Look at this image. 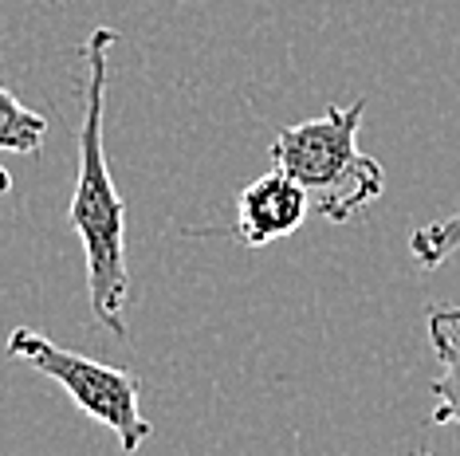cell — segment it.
<instances>
[{
	"instance_id": "6da1fadb",
	"label": "cell",
	"mask_w": 460,
	"mask_h": 456,
	"mask_svg": "<svg viewBox=\"0 0 460 456\" xmlns=\"http://www.w3.org/2000/svg\"><path fill=\"white\" fill-rule=\"evenodd\" d=\"M119 44L114 28H95L83 44L87 59V87H83V122H79V162H75V189H71L67 221L75 228L87 260V295L91 311L102 327L127 338V295H130V267H127V205L111 181L107 150H102V107H107V75L111 51Z\"/></svg>"
},
{
	"instance_id": "7a4b0ae2",
	"label": "cell",
	"mask_w": 460,
	"mask_h": 456,
	"mask_svg": "<svg viewBox=\"0 0 460 456\" xmlns=\"http://www.w3.org/2000/svg\"><path fill=\"white\" fill-rule=\"evenodd\" d=\"M366 99L350 107H327V114L299 127H284L271 142V165L296 178L311 197V213L331 224H350L385 189L378 158L358 150V127Z\"/></svg>"
},
{
	"instance_id": "3957f363",
	"label": "cell",
	"mask_w": 460,
	"mask_h": 456,
	"mask_svg": "<svg viewBox=\"0 0 460 456\" xmlns=\"http://www.w3.org/2000/svg\"><path fill=\"white\" fill-rule=\"evenodd\" d=\"M8 358L24 362V366L48 374L51 381L67 390V398L87 413L91 421L107 425V429L119 437L122 452H138L146 441L154 437V425L142 417L138 406V390L142 381L122 366H102V362L75 355V350L56 346L51 338L36 335L28 327H16L8 335Z\"/></svg>"
},
{
	"instance_id": "277c9868",
	"label": "cell",
	"mask_w": 460,
	"mask_h": 456,
	"mask_svg": "<svg viewBox=\"0 0 460 456\" xmlns=\"http://www.w3.org/2000/svg\"><path fill=\"white\" fill-rule=\"evenodd\" d=\"M311 213V197L303 193L296 178H288L284 170H268L256 181H248L236 197V224L233 236L248 248H264L271 241L296 236L303 221Z\"/></svg>"
},
{
	"instance_id": "5b68a950",
	"label": "cell",
	"mask_w": 460,
	"mask_h": 456,
	"mask_svg": "<svg viewBox=\"0 0 460 456\" xmlns=\"http://www.w3.org/2000/svg\"><path fill=\"white\" fill-rule=\"evenodd\" d=\"M425 327L441 362V374L433 378V425L460 429V307H429Z\"/></svg>"
},
{
	"instance_id": "8992f818",
	"label": "cell",
	"mask_w": 460,
	"mask_h": 456,
	"mask_svg": "<svg viewBox=\"0 0 460 456\" xmlns=\"http://www.w3.org/2000/svg\"><path fill=\"white\" fill-rule=\"evenodd\" d=\"M48 138V118L24 107L13 91L0 87V150L8 153H40Z\"/></svg>"
},
{
	"instance_id": "52a82bcc",
	"label": "cell",
	"mask_w": 460,
	"mask_h": 456,
	"mask_svg": "<svg viewBox=\"0 0 460 456\" xmlns=\"http://www.w3.org/2000/svg\"><path fill=\"white\" fill-rule=\"evenodd\" d=\"M456 252H460V213L445 216V221H433V224H421L410 236V256L421 267H441Z\"/></svg>"
},
{
	"instance_id": "ba28073f",
	"label": "cell",
	"mask_w": 460,
	"mask_h": 456,
	"mask_svg": "<svg viewBox=\"0 0 460 456\" xmlns=\"http://www.w3.org/2000/svg\"><path fill=\"white\" fill-rule=\"evenodd\" d=\"M8 189H13V173H8L4 165H0V193H8Z\"/></svg>"
},
{
	"instance_id": "9c48e42d",
	"label": "cell",
	"mask_w": 460,
	"mask_h": 456,
	"mask_svg": "<svg viewBox=\"0 0 460 456\" xmlns=\"http://www.w3.org/2000/svg\"><path fill=\"white\" fill-rule=\"evenodd\" d=\"M413 456H433V452H425V449H417V452H413Z\"/></svg>"
}]
</instances>
